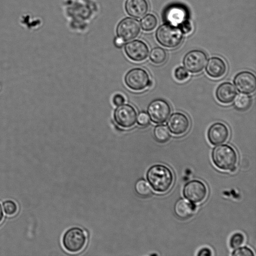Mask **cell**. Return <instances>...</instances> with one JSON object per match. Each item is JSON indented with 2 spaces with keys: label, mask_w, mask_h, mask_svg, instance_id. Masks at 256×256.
Returning <instances> with one entry per match:
<instances>
[{
  "label": "cell",
  "mask_w": 256,
  "mask_h": 256,
  "mask_svg": "<svg viewBox=\"0 0 256 256\" xmlns=\"http://www.w3.org/2000/svg\"><path fill=\"white\" fill-rule=\"evenodd\" d=\"M229 130L224 124L216 122L209 128L207 136L210 142L213 145H218L225 142L229 136Z\"/></svg>",
  "instance_id": "15"
},
{
  "label": "cell",
  "mask_w": 256,
  "mask_h": 256,
  "mask_svg": "<svg viewBox=\"0 0 256 256\" xmlns=\"http://www.w3.org/2000/svg\"><path fill=\"white\" fill-rule=\"evenodd\" d=\"M252 104L251 97L244 94H239L236 98L234 105L240 110H245L249 108Z\"/></svg>",
  "instance_id": "22"
},
{
  "label": "cell",
  "mask_w": 256,
  "mask_h": 256,
  "mask_svg": "<svg viewBox=\"0 0 256 256\" xmlns=\"http://www.w3.org/2000/svg\"><path fill=\"white\" fill-rule=\"evenodd\" d=\"M208 190L206 185L198 180H192L184 187L183 194L186 198L192 204L200 203L206 198Z\"/></svg>",
  "instance_id": "9"
},
{
  "label": "cell",
  "mask_w": 256,
  "mask_h": 256,
  "mask_svg": "<svg viewBox=\"0 0 256 256\" xmlns=\"http://www.w3.org/2000/svg\"><path fill=\"white\" fill-rule=\"evenodd\" d=\"M196 210L194 204L184 199L179 200L174 206L176 214L180 218L186 219L190 217Z\"/></svg>",
  "instance_id": "19"
},
{
  "label": "cell",
  "mask_w": 256,
  "mask_h": 256,
  "mask_svg": "<svg viewBox=\"0 0 256 256\" xmlns=\"http://www.w3.org/2000/svg\"><path fill=\"white\" fill-rule=\"evenodd\" d=\"M3 216H4V213H3L2 209V206L0 204V222H2V220Z\"/></svg>",
  "instance_id": "34"
},
{
  "label": "cell",
  "mask_w": 256,
  "mask_h": 256,
  "mask_svg": "<svg viewBox=\"0 0 256 256\" xmlns=\"http://www.w3.org/2000/svg\"><path fill=\"white\" fill-rule=\"evenodd\" d=\"M124 8L129 16L140 18L147 13L148 6L146 0H126Z\"/></svg>",
  "instance_id": "17"
},
{
  "label": "cell",
  "mask_w": 256,
  "mask_h": 256,
  "mask_svg": "<svg viewBox=\"0 0 256 256\" xmlns=\"http://www.w3.org/2000/svg\"><path fill=\"white\" fill-rule=\"evenodd\" d=\"M154 134L156 140L161 143L168 140L170 136V130L164 124H159L156 126L154 130Z\"/></svg>",
  "instance_id": "20"
},
{
  "label": "cell",
  "mask_w": 256,
  "mask_h": 256,
  "mask_svg": "<svg viewBox=\"0 0 256 256\" xmlns=\"http://www.w3.org/2000/svg\"><path fill=\"white\" fill-rule=\"evenodd\" d=\"M190 122L188 116L182 112L173 113L167 122L169 130L174 135H181L189 128Z\"/></svg>",
  "instance_id": "13"
},
{
  "label": "cell",
  "mask_w": 256,
  "mask_h": 256,
  "mask_svg": "<svg viewBox=\"0 0 256 256\" xmlns=\"http://www.w3.org/2000/svg\"><path fill=\"white\" fill-rule=\"evenodd\" d=\"M234 83L238 90L242 94H251L256 89V78L254 74L249 71H242L236 74Z\"/></svg>",
  "instance_id": "11"
},
{
  "label": "cell",
  "mask_w": 256,
  "mask_h": 256,
  "mask_svg": "<svg viewBox=\"0 0 256 256\" xmlns=\"http://www.w3.org/2000/svg\"><path fill=\"white\" fill-rule=\"evenodd\" d=\"M171 113V108L165 100L158 98L152 101L148 106V114L154 124L164 123Z\"/></svg>",
  "instance_id": "7"
},
{
  "label": "cell",
  "mask_w": 256,
  "mask_h": 256,
  "mask_svg": "<svg viewBox=\"0 0 256 256\" xmlns=\"http://www.w3.org/2000/svg\"><path fill=\"white\" fill-rule=\"evenodd\" d=\"M124 98L122 94H116L113 98V102L116 106H120L124 103Z\"/></svg>",
  "instance_id": "31"
},
{
  "label": "cell",
  "mask_w": 256,
  "mask_h": 256,
  "mask_svg": "<svg viewBox=\"0 0 256 256\" xmlns=\"http://www.w3.org/2000/svg\"><path fill=\"white\" fill-rule=\"evenodd\" d=\"M124 82L129 88L135 91L143 90L152 85L148 73L139 68L130 70L125 76Z\"/></svg>",
  "instance_id": "5"
},
{
  "label": "cell",
  "mask_w": 256,
  "mask_h": 256,
  "mask_svg": "<svg viewBox=\"0 0 256 256\" xmlns=\"http://www.w3.org/2000/svg\"><path fill=\"white\" fill-rule=\"evenodd\" d=\"M182 32L180 28L170 24H164L156 30V36L158 42L168 48L178 46L182 42Z\"/></svg>",
  "instance_id": "4"
},
{
  "label": "cell",
  "mask_w": 256,
  "mask_h": 256,
  "mask_svg": "<svg viewBox=\"0 0 256 256\" xmlns=\"http://www.w3.org/2000/svg\"><path fill=\"white\" fill-rule=\"evenodd\" d=\"M138 123L142 126H146L150 122V118L144 112H140L138 118Z\"/></svg>",
  "instance_id": "29"
},
{
  "label": "cell",
  "mask_w": 256,
  "mask_h": 256,
  "mask_svg": "<svg viewBox=\"0 0 256 256\" xmlns=\"http://www.w3.org/2000/svg\"><path fill=\"white\" fill-rule=\"evenodd\" d=\"M114 42L116 46L120 47L122 46L124 42L122 39L117 36L115 38Z\"/></svg>",
  "instance_id": "33"
},
{
  "label": "cell",
  "mask_w": 256,
  "mask_h": 256,
  "mask_svg": "<svg viewBox=\"0 0 256 256\" xmlns=\"http://www.w3.org/2000/svg\"><path fill=\"white\" fill-rule=\"evenodd\" d=\"M146 179L154 191L164 192L172 186L174 176L169 168L158 164L149 168L146 172Z\"/></svg>",
  "instance_id": "1"
},
{
  "label": "cell",
  "mask_w": 256,
  "mask_h": 256,
  "mask_svg": "<svg viewBox=\"0 0 256 256\" xmlns=\"http://www.w3.org/2000/svg\"><path fill=\"white\" fill-rule=\"evenodd\" d=\"M180 25V30H182V32L188 34L192 30V26L189 22L186 20Z\"/></svg>",
  "instance_id": "30"
},
{
  "label": "cell",
  "mask_w": 256,
  "mask_h": 256,
  "mask_svg": "<svg viewBox=\"0 0 256 256\" xmlns=\"http://www.w3.org/2000/svg\"><path fill=\"white\" fill-rule=\"evenodd\" d=\"M174 76L178 81L184 82L188 78L189 74L184 67L178 66L174 71Z\"/></svg>",
  "instance_id": "27"
},
{
  "label": "cell",
  "mask_w": 256,
  "mask_h": 256,
  "mask_svg": "<svg viewBox=\"0 0 256 256\" xmlns=\"http://www.w3.org/2000/svg\"><path fill=\"white\" fill-rule=\"evenodd\" d=\"M126 54L131 60L142 62L148 56L149 49L146 43L139 40L128 42L124 47Z\"/></svg>",
  "instance_id": "12"
},
{
  "label": "cell",
  "mask_w": 256,
  "mask_h": 256,
  "mask_svg": "<svg viewBox=\"0 0 256 256\" xmlns=\"http://www.w3.org/2000/svg\"><path fill=\"white\" fill-rule=\"evenodd\" d=\"M135 190L136 193L142 196H148L152 193L150 186L144 180L137 181L135 184Z\"/></svg>",
  "instance_id": "24"
},
{
  "label": "cell",
  "mask_w": 256,
  "mask_h": 256,
  "mask_svg": "<svg viewBox=\"0 0 256 256\" xmlns=\"http://www.w3.org/2000/svg\"><path fill=\"white\" fill-rule=\"evenodd\" d=\"M244 241V235L240 232L234 234L230 240V246L232 248H236L242 246Z\"/></svg>",
  "instance_id": "25"
},
{
  "label": "cell",
  "mask_w": 256,
  "mask_h": 256,
  "mask_svg": "<svg viewBox=\"0 0 256 256\" xmlns=\"http://www.w3.org/2000/svg\"><path fill=\"white\" fill-rule=\"evenodd\" d=\"M234 256H254V254L252 250L246 246L236 248L232 254Z\"/></svg>",
  "instance_id": "28"
},
{
  "label": "cell",
  "mask_w": 256,
  "mask_h": 256,
  "mask_svg": "<svg viewBox=\"0 0 256 256\" xmlns=\"http://www.w3.org/2000/svg\"><path fill=\"white\" fill-rule=\"evenodd\" d=\"M2 206L5 213L10 216L15 214L18 210L16 204L11 200L4 201L2 202Z\"/></svg>",
  "instance_id": "26"
},
{
  "label": "cell",
  "mask_w": 256,
  "mask_h": 256,
  "mask_svg": "<svg viewBox=\"0 0 256 256\" xmlns=\"http://www.w3.org/2000/svg\"><path fill=\"white\" fill-rule=\"evenodd\" d=\"M188 13L182 5L175 4L167 8L164 14V18L168 24L177 26L186 20Z\"/></svg>",
  "instance_id": "14"
},
{
  "label": "cell",
  "mask_w": 256,
  "mask_h": 256,
  "mask_svg": "<svg viewBox=\"0 0 256 256\" xmlns=\"http://www.w3.org/2000/svg\"><path fill=\"white\" fill-rule=\"evenodd\" d=\"M207 60V55L204 51L194 50L190 51L184 56L183 64L184 68L189 72L198 74L205 68Z\"/></svg>",
  "instance_id": "8"
},
{
  "label": "cell",
  "mask_w": 256,
  "mask_h": 256,
  "mask_svg": "<svg viewBox=\"0 0 256 256\" xmlns=\"http://www.w3.org/2000/svg\"><path fill=\"white\" fill-rule=\"evenodd\" d=\"M167 58L166 50L160 47H156L152 50L150 54V58L154 64H160L164 63Z\"/></svg>",
  "instance_id": "21"
},
{
  "label": "cell",
  "mask_w": 256,
  "mask_h": 256,
  "mask_svg": "<svg viewBox=\"0 0 256 256\" xmlns=\"http://www.w3.org/2000/svg\"><path fill=\"white\" fill-rule=\"evenodd\" d=\"M237 90L230 82H224L220 84L216 90V97L222 104L231 103L237 96Z\"/></svg>",
  "instance_id": "16"
},
{
  "label": "cell",
  "mask_w": 256,
  "mask_h": 256,
  "mask_svg": "<svg viewBox=\"0 0 256 256\" xmlns=\"http://www.w3.org/2000/svg\"><path fill=\"white\" fill-rule=\"evenodd\" d=\"M114 118L116 124L124 128L132 126L137 120L135 108L130 104L120 105L114 112Z\"/></svg>",
  "instance_id": "10"
},
{
  "label": "cell",
  "mask_w": 256,
  "mask_h": 256,
  "mask_svg": "<svg viewBox=\"0 0 256 256\" xmlns=\"http://www.w3.org/2000/svg\"><path fill=\"white\" fill-rule=\"evenodd\" d=\"M227 66L225 62L218 56L210 58L207 63L206 71L208 76L212 78H218L224 75Z\"/></svg>",
  "instance_id": "18"
},
{
  "label": "cell",
  "mask_w": 256,
  "mask_h": 256,
  "mask_svg": "<svg viewBox=\"0 0 256 256\" xmlns=\"http://www.w3.org/2000/svg\"><path fill=\"white\" fill-rule=\"evenodd\" d=\"M212 158L214 165L222 170H236L238 161L237 154L234 149L228 144H222L214 148Z\"/></svg>",
  "instance_id": "2"
},
{
  "label": "cell",
  "mask_w": 256,
  "mask_h": 256,
  "mask_svg": "<svg viewBox=\"0 0 256 256\" xmlns=\"http://www.w3.org/2000/svg\"><path fill=\"white\" fill-rule=\"evenodd\" d=\"M157 22V18L154 15L148 14L141 20L140 25L143 30L150 31L156 28Z\"/></svg>",
  "instance_id": "23"
},
{
  "label": "cell",
  "mask_w": 256,
  "mask_h": 256,
  "mask_svg": "<svg viewBox=\"0 0 256 256\" xmlns=\"http://www.w3.org/2000/svg\"><path fill=\"white\" fill-rule=\"evenodd\" d=\"M197 255L198 256H209L212 255V252L209 248H204L199 250Z\"/></svg>",
  "instance_id": "32"
},
{
  "label": "cell",
  "mask_w": 256,
  "mask_h": 256,
  "mask_svg": "<svg viewBox=\"0 0 256 256\" xmlns=\"http://www.w3.org/2000/svg\"><path fill=\"white\" fill-rule=\"evenodd\" d=\"M87 242V234L79 227H72L68 230L62 238V244L67 252L76 253L82 250Z\"/></svg>",
  "instance_id": "3"
},
{
  "label": "cell",
  "mask_w": 256,
  "mask_h": 256,
  "mask_svg": "<svg viewBox=\"0 0 256 256\" xmlns=\"http://www.w3.org/2000/svg\"><path fill=\"white\" fill-rule=\"evenodd\" d=\"M140 31V25L138 20L130 17L122 19L116 28L117 36L124 42L135 38Z\"/></svg>",
  "instance_id": "6"
}]
</instances>
